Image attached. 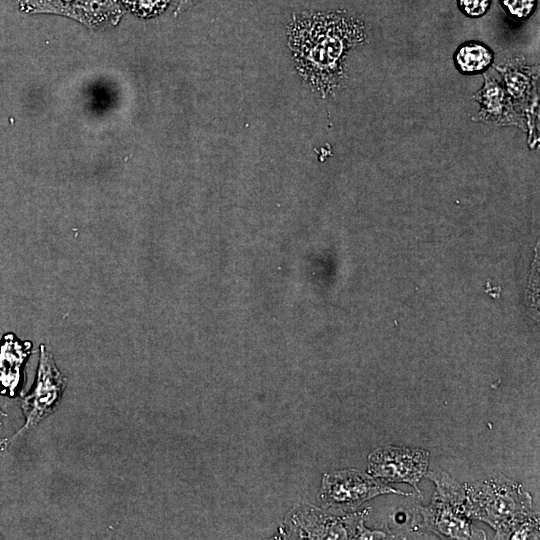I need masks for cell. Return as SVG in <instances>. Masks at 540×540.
<instances>
[{
	"label": "cell",
	"mask_w": 540,
	"mask_h": 540,
	"mask_svg": "<svg viewBox=\"0 0 540 540\" xmlns=\"http://www.w3.org/2000/svg\"><path fill=\"white\" fill-rule=\"evenodd\" d=\"M122 4L139 17L150 18L164 12L171 0H121Z\"/></svg>",
	"instance_id": "cell-11"
},
{
	"label": "cell",
	"mask_w": 540,
	"mask_h": 540,
	"mask_svg": "<svg viewBox=\"0 0 540 540\" xmlns=\"http://www.w3.org/2000/svg\"><path fill=\"white\" fill-rule=\"evenodd\" d=\"M51 13L94 25L117 20L121 15V7L118 0H55Z\"/></svg>",
	"instance_id": "cell-8"
},
{
	"label": "cell",
	"mask_w": 540,
	"mask_h": 540,
	"mask_svg": "<svg viewBox=\"0 0 540 540\" xmlns=\"http://www.w3.org/2000/svg\"><path fill=\"white\" fill-rule=\"evenodd\" d=\"M200 0H179L177 12L184 11Z\"/></svg>",
	"instance_id": "cell-16"
},
{
	"label": "cell",
	"mask_w": 540,
	"mask_h": 540,
	"mask_svg": "<svg viewBox=\"0 0 540 540\" xmlns=\"http://www.w3.org/2000/svg\"><path fill=\"white\" fill-rule=\"evenodd\" d=\"M478 91V102L481 104V114L495 118L505 107V94L497 83L490 82Z\"/></svg>",
	"instance_id": "cell-10"
},
{
	"label": "cell",
	"mask_w": 540,
	"mask_h": 540,
	"mask_svg": "<svg viewBox=\"0 0 540 540\" xmlns=\"http://www.w3.org/2000/svg\"><path fill=\"white\" fill-rule=\"evenodd\" d=\"M495 53L484 42L469 40L461 43L453 53L456 70L464 76L485 73L494 63Z\"/></svg>",
	"instance_id": "cell-9"
},
{
	"label": "cell",
	"mask_w": 540,
	"mask_h": 540,
	"mask_svg": "<svg viewBox=\"0 0 540 540\" xmlns=\"http://www.w3.org/2000/svg\"><path fill=\"white\" fill-rule=\"evenodd\" d=\"M27 12H50L55 0H17Z\"/></svg>",
	"instance_id": "cell-14"
},
{
	"label": "cell",
	"mask_w": 540,
	"mask_h": 540,
	"mask_svg": "<svg viewBox=\"0 0 540 540\" xmlns=\"http://www.w3.org/2000/svg\"><path fill=\"white\" fill-rule=\"evenodd\" d=\"M429 454L423 449L386 446L369 456V471L379 479L406 482L416 487L425 474Z\"/></svg>",
	"instance_id": "cell-4"
},
{
	"label": "cell",
	"mask_w": 540,
	"mask_h": 540,
	"mask_svg": "<svg viewBox=\"0 0 540 540\" xmlns=\"http://www.w3.org/2000/svg\"><path fill=\"white\" fill-rule=\"evenodd\" d=\"M505 14L514 21H526L535 12L537 0H499Z\"/></svg>",
	"instance_id": "cell-12"
},
{
	"label": "cell",
	"mask_w": 540,
	"mask_h": 540,
	"mask_svg": "<svg viewBox=\"0 0 540 540\" xmlns=\"http://www.w3.org/2000/svg\"><path fill=\"white\" fill-rule=\"evenodd\" d=\"M67 380L58 369L53 355L45 345H40V355L35 381L31 391L20 399L24 416L23 426L8 439L11 443L37 427L54 413L61 402Z\"/></svg>",
	"instance_id": "cell-3"
},
{
	"label": "cell",
	"mask_w": 540,
	"mask_h": 540,
	"mask_svg": "<svg viewBox=\"0 0 540 540\" xmlns=\"http://www.w3.org/2000/svg\"><path fill=\"white\" fill-rule=\"evenodd\" d=\"M531 498L521 486L503 477H493L473 485L464 502L467 516L479 518L507 538L529 518Z\"/></svg>",
	"instance_id": "cell-2"
},
{
	"label": "cell",
	"mask_w": 540,
	"mask_h": 540,
	"mask_svg": "<svg viewBox=\"0 0 540 540\" xmlns=\"http://www.w3.org/2000/svg\"><path fill=\"white\" fill-rule=\"evenodd\" d=\"M492 0H456L460 12L468 18L483 17L490 9Z\"/></svg>",
	"instance_id": "cell-13"
},
{
	"label": "cell",
	"mask_w": 540,
	"mask_h": 540,
	"mask_svg": "<svg viewBox=\"0 0 540 540\" xmlns=\"http://www.w3.org/2000/svg\"><path fill=\"white\" fill-rule=\"evenodd\" d=\"M287 33L297 72L323 96L340 84L348 52L366 38L363 22L346 11L294 14Z\"/></svg>",
	"instance_id": "cell-1"
},
{
	"label": "cell",
	"mask_w": 540,
	"mask_h": 540,
	"mask_svg": "<svg viewBox=\"0 0 540 540\" xmlns=\"http://www.w3.org/2000/svg\"><path fill=\"white\" fill-rule=\"evenodd\" d=\"M2 538H3V537H2V535H1V533H0V539H2Z\"/></svg>",
	"instance_id": "cell-17"
},
{
	"label": "cell",
	"mask_w": 540,
	"mask_h": 540,
	"mask_svg": "<svg viewBox=\"0 0 540 540\" xmlns=\"http://www.w3.org/2000/svg\"><path fill=\"white\" fill-rule=\"evenodd\" d=\"M29 354V343H21L12 334L3 337L0 343V395L15 397L18 394Z\"/></svg>",
	"instance_id": "cell-7"
},
{
	"label": "cell",
	"mask_w": 540,
	"mask_h": 540,
	"mask_svg": "<svg viewBox=\"0 0 540 540\" xmlns=\"http://www.w3.org/2000/svg\"><path fill=\"white\" fill-rule=\"evenodd\" d=\"M324 491V497L328 503L348 507H355L379 494L397 493L407 495L355 471L328 476L324 482Z\"/></svg>",
	"instance_id": "cell-6"
},
{
	"label": "cell",
	"mask_w": 540,
	"mask_h": 540,
	"mask_svg": "<svg viewBox=\"0 0 540 540\" xmlns=\"http://www.w3.org/2000/svg\"><path fill=\"white\" fill-rule=\"evenodd\" d=\"M7 417V414L0 407V425L4 418ZM9 445L8 439H3L0 437V452H3L7 449Z\"/></svg>",
	"instance_id": "cell-15"
},
{
	"label": "cell",
	"mask_w": 540,
	"mask_h": 540,
	"mask_svg": "<svg viewBox=\"0 0 540 540\" xmlns=\"http://www.w3.org/2000/svg\"><path fill=\"white\" fill-rule=\"evenodd\" d=\"M438 493L433 505L426 509L425 517L432 529L453 538H470L471 531L465 519L464 500L460 487L452 481L435 478ZM467 516V515H466Z\"/></svg>",
	"instance_id": "cell-5"
}]
</instances>
